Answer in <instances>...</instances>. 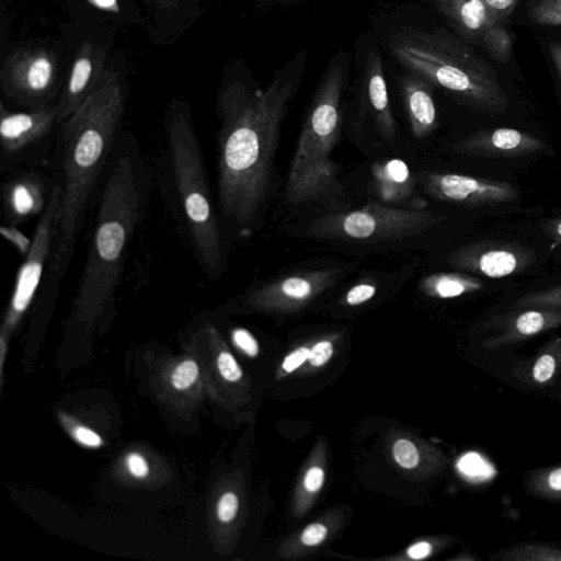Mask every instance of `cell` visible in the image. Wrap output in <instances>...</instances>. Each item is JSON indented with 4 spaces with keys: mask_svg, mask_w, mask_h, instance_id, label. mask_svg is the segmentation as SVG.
Returning a JSON list of instances; mask_svg holds the SVG:
<instances>
[{
    "mask_svg": "<svg viewBox=\"0 0 561 561\" xmlns=\"http://www.w3.org/2000/svg\"><path fill=\"white\" fill-rule=\"evenodd\" d=\"M527 490L541 499L561 502V463L534 470L527 478Z\"/></svg>",
    "mask_w": 561,
    "mask_h": 561,
    "instance_id": "obj_23",
    "label": "cell"
},
{
    "mask_svg": "<svg viewBox=\"0 0 561 561\" xmlns=\"http://www.w3.org/2000/svg\"><path fill=\"white\" fill-rule=\"evenodd\" d=\"M57 81V58L45 48H21L9 55L1 71L3 92L22 106L49 105Z\"/></svg>",
    "mask_w": 561,
    "mask_h": 561,
    "instance_id": "obj_9",
    "label": "cell"
},
{
    "mask_svg": "<svg viewBox=\"0 0 561 561\" xmlns=\"http://www.w3.org/2000/svg\"><path fill=\"white\" fill-rule=\"evenodd\" d=\"M239 508V499L233 492H225L217 504V516L220 522H231Z\"/></svg>",
    "mask_w": 561,
    "mask_h": 561,
    "instance_id": "obj_34",
    "label": "cell"
},
{
    "mask_svg": "<svg viewBox=\"0 0 561 561\" xmlns=\"http://www.w3.org/2000/svg\"><path fill=\"white\" fill-rule=\"evenodd\" d=\"M60 416L67 431L79 445L92 449L100 448L103 445V439L96 432L83 425L70 423L64 414H60Z\"/></svg>",
    "mask_w": 561,
    "mask_h": 561,
    "instance_id": "obj_29",
    "label": "cell"
},
{
    "mask_svg": "<svg viewBox=\"0 0 561 561\" xmlns=\"http://www.w3.org/2000/svg\"><path fill=\"white\" fill-rule=\"evenodd\" d=\"M53 187V178L37 168L9 171L1 186L5 224L19 227L34 217H41L49 203Z\"/></svg>",
    "mask_w": 561,
    "mask_h": 561,
    "instance_id": "obj_13",
    "label": "cell"
},
{
    "mask_svg": "<svg viewBox=\"0 0 561 561\" xmlns=\"http://www.w3.org/2000/svg\"><path fill=\"white\" fill-rule=\"evenodd\" d=\"M545 232L561 244V218L548 220L542 226Z\"/></svg>",
    "mask_w": 561,
    "mask_h": 561,
    "instance_id": "obj_43",
    "label": "cell"
},
{
    "mask_svg": "<svg viewBox=\"0 0 561 561\" xmlns=\"http://www.w3.org/2000/svg\"><path fill=\"white\" fill-rule=\"evenodd\" d=\"M531 22L543 26H561V0H533L528 5Z\"/></svg>",
    "mask_w": 561,
    "mask_h": 561,
    "instance_id": "obj_27",
    "label": "cell"
},
{
    "mask_svg": "<svg viewBox=\"0 0 561 561\" xmlns=\"http://www.w3.org/2000/svg\"><path fill=\"white\" fill-rule=\"evenodd\" d=\"M393 457L396 461L405 469L416 467L420 460L415 445L404 438L398 439L393 445Z\"/></svg>",
    "mask_w": 561,
    "mask_h": 561,
    "instance_id": "obj_30",
    "label": "cell"
},
{
    "mask_svg": "<svg viewBox=\"0 0 561 561\" xmlns=\"http://www.w3.org/2000/svg\"><path fill=\"white\" fill-rule=\"evenodd\" d=\"M340 275L337 268L295 272L252 287L244 300L262 309L295 308L332 287Z\"/></svg>",
    "mask_w": 561,
    "mask_h": 561,
    "instance_id": "obj_10",
    "label": "cell"
},
{
    "mask_svg": "<svg viewBox=\"0 0 561 561\" xmlns=\"http://www.w3.org/2000/svg\"><path fill=\"white\" fill-rule=\"evenodd\" d=\"M548 51L561 80V43L551 42L548 45Z\"/></svg>",
    "mask_w": 561,
    "mask_h": 561,
    "instance_id": "obj_44",
    "label": "cell"
},
{
    "mask_svg": "<svg viewBox=\"0 0 561 561\" xmlns=\"http://www.w3.org/2000/svg\"><path fill=\"white\" fill-rule=\"evenodd\" d=\"M231 337L238 346L248 356L254 357L259 354V344L252 333L243 328H237L232 331Z\"/></svg>",
    "mask_w": 561,
    "mask_h": 561,
    "instance_id": "obj_35",
    "label": "cell"
},
{
    "mask_svg": "<svg viewBox=\"0 0 561 561\" xmlns=\"http://www.w3.org/2000/svg\"><path fill=\"white\" fill-rule=\"evenodd\" d=\"M561 369V336L550 340L539 352L513 369V375L524 383L543 388L548 386Z\"/></svg>",
    "mask_w": 561,
    "mask_h": 561,
    "instance_id": "obj_21",
    "label": "cell"
},
{
    "mask_svg": "<svg viewBox=\"0 0 561 561\" xmlns=\"http://www.w3.org/2000/svg\"><path fill=\"white\" fill-rule=\"evenodd\" d=\"M486 10L497 24L510 19L519 0H482Z\"/></svg>",
    "mask_w": 561,
    "mask_h": 561,
    "instance_id": "obj_32",
    "label": "cell"
},
{
    "mask_svg": "<svg viewBox=\"0 0 561 561\" xmlns=\"http://www.w3.org/2000/svg\"><path fill=\"white\" fill-rule=\"evenodd\" d=\"M60 125L57 104L26 112H10L1 104V172L49 163Z\"/></svg>",
    "mask_w": 561,
    "mask_h": 561,
    "instance_id": "obj_8",
    "label": "cell"
},
{
    "mask_svg": "<svg viewBox=\"0 0 561 561\" xmlns=\"http://www.w3.org/2000/svg\"><path fill=\"white\" fill-rule=\"evenodd\" d=\"M154 172L131 134L119 137L102 180L98 214L75 297L81 320L98 319L119 288L129 244L148 209Z\"/></svg>",
    "mask_w": 561,
    "mask_h": 561,
    "instance_id": "obj_3",
    "label": "cell"
},
{
    "mask_svg": "<svg viewBox=\"0 0 561 561\" xmlns=\"http://www.w3.org/2000/svg\"><path fill=\"white\" fill-rule=\"evenodd\" d=\"M305 65L300 51L274 72L265 89L233 81L218 94L216 201L224 229L240 237L253 232L266 207L280 127Z\"/></svg>",
    "mask_w": 561,
    "mask_h": 561,
    "instance_id": "obj_1",
    "label": "cell"
},
{
    "mask_svg": "<svg viewBox=\"0 0 561 561\" xmlns=\"http://www.w3.org/2000/svg\"><path fill=\"white\" fill-rule=\"evenodd\" d=\"M501 561H561V549L540 542H525L496 552Z\"/></svg>",
    "mask_w": 561,
    "mask_h": 561,
    "instance_id": "obj_24",
    "label": "cell"
},
{
    "mask_svg": "<svg viewBox=\"0 0 561 561\" xmlns=\"http://www.w3.org/2000/svg\"><path fill=\"white\" fill-rule=\"evenodd\" d=\"M484 287L477 275L466 272H437L423 277L420 289L427 296L438 299L457 298L476 293Z\"/></svg>",
    "mask_w": 561,
    "mask_h": 561,
    "instance_id": "obj_22",
    "label": "cell"
},
{
    "mask_svg": "<svg viewBox=\"0 0 561 561\" xmlns=\"http://www.w3.org/2000/svg\"><path fill=\"white\" fill-rule=\"evenodd\" d=\"M164 146L154 178L178 229L203 273L218 280L227 268V238L190 106L172 100L163 118Z\"/></svg>",
    "mask_w": 561,
    "mask_h": 561,
    "instance_id": "obj_4",
    "label": "cell"
},
{
    "mask_svg": "<svg viewBox=\"0 0 561 561\" xmlns=\"http://www.w3.org/2000/svg\"><path fill=\"white\" fill-rule=\"evenodd\" d=\"M128 471L138 479H144L149 472V466L145 457L137 453H131L126 458Z\"/></svg>",
    "mask_w": 561,
    "mask_h": 561,
    "instance_id": "obj_39",
    "label": "cell"
},
{
    "mask_svg": "<svg viewBox=\"0 0 561 561\" xmlns=\"http://www.w3.org/2000/svg\"><path fill=\"white\" fill-rule=\"evenodd\" d=\"M217 367L221 377L230 382L241 379L242 369L231 353L222 351L217 357Z\"/></svg>",
    "mask_w": 561,
    "mask_h": 561,
    "instance_id": "obj_33",
    "label": "cell"
},
{
    "mask_svg": "<svg viewBox=\"0 0 561 561\" xmlns=\"http://www.w3.org/2000/svg\"><path fill=\"white\" fill-rule=\"evenodd\" d=\"M528 307L561 309V284L523 295L511 305L514 309Z\"/></svg>",
    "mask_w": 561,
    "mask_h": 561,
    "instance_id": "obj_26",
    "label": "cell"
},
{
    "mask_svg": "<svg viewBox=\"0 0 561 561\" xmlns=\"http://www.w3.org/2000/svg\"><path fill=\"white\" fill-rule=\"evenodd\" d=\"M448 262L461 272L503 278L529 266L534 262V254L518 243L479 241L453 251Z\"/></svg>",
    "mask_w": 561,
    "mask_h": 561,
    "instance_id": "obj_12",
    "label": "cell"
},
{
    "mask_svg": "<svg viewBox=\"0 0 561 561\" xmlns=\"http://www.w3.org/2000/svg\"><path fill=\"white\" fill-rule=\"evenodd\" d=\"M496 314L483 328L496 333L483 341L486 350L515 344L561 325V309L528 307Z\"/></svg>",
    "mask_w": 561,
    "mask_h": 561,
    "instance_id": "obj_14",
    "label": "cell"
},
{
    "mask_svg": "<svg viewBox=\"0 0 561 561\" xmlns=\"http://www.w3.org/2000/svg\"><path fill=\"white\" fill-rule=\"evenodd\" d=\"M442 219L427 210L371 203L322 214L310 221L308 232L325 240L394 241L419 234Z\"/></svg>",
    "mask_w": 561,
    "mask_h": 561,
    "instance_id": "obj_7",
    "label": "cell"
},
{
    "mask_svg": "<svg viewBox=\"0 0 561 561\" xmlns=\"http://www.w3.org/2000/svg\"><path fill=\"white\" fill-rule=\"evenodd\" d=\"M125 94L119 76L105 69L94 92L59 127L49 161L59 208L39 297L54 301L71 263L94 192L119 139Z\"/></svg>",
    "mask_w": 561,
    "mask_h": 561,
    "instance_id": "obj_2",
    "label": "cell"
},
{
    "mask_svg": "<svg viewBox=\"0 0 561 561\" xmlns=\"http://www.w3.org/2000/svg\"><path fill=\"white\" fill-rule=\"evenodd\" d=\"M432 545L427 541H421L412 545L408 549V554L411 559L420 560L428 557L432 552Z\"/></svg>",
    "mask_w": 561,
    "mask_h": 561,
    "instance_id": "obj_42",
    "label": "cell"
},
{
    "mask_svg": "<svg viewBox=\"0 0 561 561\" xmlns=\"http://www.w3.org/2000/svg\"><path fill=\"white\" fill-rule=\"evenodd\" d=\"M104 47L83 42L77 50L65 89L57 103L59 122L66 121L94 92L105 71Z\"/></svg>",
    "mask_w": 561,
    "mask_h": 561,
    "instance_id": "obj_16",
    "label": "cell"
},
{
    "mask_svg": "<svg viewBox=\"0 0 561 561\" xmlns=\"http://www.w3.org/2000/svg\"><path fill=\"white\" fill-rule=\"evenodd\" d=\"M0 231L1 234L15 247L16 250H19L24 256L26 255L32 245V239L25 237L18 229V226L3 224Z\"/></svg>",
    "mask_w": 561,
    "mask_h": 561,
    "instance_id": "obj_36",
    "label": "cell"
},
{
    "mask_svg": "<svg viewBox=\"0 0 561 561\" xmlns=\"http://www.w3.org/2000/svg\"><path fill=\"white\" fill-rule=\"evenodd\" d=\"M333 345L330 341H320L310 350L309 362L312 366L324 365L333 355Z\"/></svg>",
    "mask_w": 561,
    "mask_h": 561,
    "instance_id": "obj_37",
    "label": "cell"
},
{
    "mask_svg": "<svg viewBox=\"0 0 561 561\" xmlns=\"http://www.w3.org/2000/svg\"><path fill=\"white\" fill-rule=\"evenodd\" d=\"M399 89L413 136L424 138L437 127L433 85L424 78L408 73L399 78Z\"/></svg>",
    "mask_w": 561,
    "mask_h": 561,
    "instance_id": "obj_17",
    "label": "cell"
},
{
    "mask_svg": "<svg viewBox=\"0 0 561 561\" xmlns=\"http://www.w3.org/2000/svg\"><path fill=\"white\" fill-rule=\"evenodd\" d=\"M436 9L448 20L465 39L480 45L486 30L497 24L482 0H432Z\"/></svg>",
    "mask_w": 561,
    "mask_h": 561,
    "instance_id": "obj_19",
    "label": "cell"
},
{
    "mask_svg": "<svg viewBox=\"0 0 561 561\" xmlns=\"http://www.w3.org/2000/svg\"><path fill=\"white\" fill-rule=\"evenodd\" d=\"M373 187L379 199L399 204L408 201L413 192V179L401 159H387L371 167Z\"/></svg>",
    "mask_w": 561,
    "mask_h": 561,
    "instance_id": "obj_20",
    "label": "cell"
},
{
    "mask_svg": "<svg viewBox=\"0 0 561 561\" xmlns=\"http://www.w3.org/2000/svg\"><path fill=\"white\" fill-rule=\"evenodd\" d=\"M480 45L499 64H506L512 55L513 37L503 24H493L481 38Z\"/></svg>",
    "mask_w": 561,
    "mask_h": 561,
    "instance_id": "obj_25",
    "label": "cell"
},
{
    "mask_svg": "<svg viewBox=\"0 0 561 561\" xmlns=\"http://www.w3.org/2000/svg\"><path fill=\"white\" fill-rule=\"evenodd\" d=\"M546 144L529 133L510 127L478 130L454 145L458 153L485 158H517L546 150Z\"/></svg>",
    "mask_w": 561,
    "mask_h": 561,
    "instance_id": "obj_15",
    "label": "cell"
},
{
    "mask_svg": "<svg viewBox=\"0 0 561 561\" xmlns=\"http://www.w3.org/2000/svg\"><path fill=\"white\" fill-rule=\"evenodd\" d=\"M309 348L302 346L298 347L285 357L282 367L285 371L291 373L309 359Z\"/></svg>",
    "mask_w": 561,
    "mask_h": 561,
    "instance_id": "obj_40",
    "label": "cell"
},
{
    "mask_svg": "<svg viewBox=\"0 0 561 561\" xmlns=\"http://www.w3.org/2000/svg\"><path fill=\"white\" fill-rule=\"evenodd\" d=\"M198 376V364L194 359H185L173 369L170 380L174 389L183 391L190 389L196 382Z\"/></svg>",
    "mask_w": 561,
    "mask_h": 561,
    "instance_id": "obj_28",
    "label": "cell"
},
{
    "mask_svg": "<svg viewBox=\"0 0 561 561\" xmlns=\"http://www.w3.org/2000/svg\"><path fill=\"white\" fill-rule=\"evenodd\" d=\"M424 191L433 198L461 206L481 207L511 203L519 198L508 182L457 173H430Z\"/></svg>",
    "mask_w": 561,
    "mask_h": 561,
    "instance_id": "obj_11",
    "label": "cell"
},
{
    "mask_svg": "<svg viewBox=\"0 0 561 561\" xmlns=\"http://www.w3.org/2000/svg\"><path fill=\"white\" fill-rule=\"evenodd\" d=\"M350 59L347 51L336 54L313 93L287 176L286 198L294 206L328 199L342 191L332 152L340 138Z\"/></svg>",
    "mask_w": 561,
    "mask_h": 561,
    "instance_id": "obj_6",
    "label": "cell"
},
{
    "mask_svg": "<svg viewBox=\"0 0 561 561\" xmlns=\"http://www.w3.org/2000/svg\"><path fill=\"white\" fill-rule=\"evenodd\" d=\"M560 385H561V379H560Z\"/></svg>",
    "mask_w": 561,
    "mask_h": 561,
    "instance_id": "obj_47",
    "label": "cell"
},
{
    "mask_svg": "<svg viewBox=\"0 0 561 561\" xmlns=\"http://www.w3.org/2000/svg\"><path fill=\"white\" fill-rule=\"evenodd\" d=\"M323 481L324 472L322 468L314 466L307 471L304 484L309 492H316L322 486Z\"/></svg>",
    "mask_w": 561,
    "mask_h": 561,
    "instance_id": "obj_41",
    "label": "cell"
},
{
    "mask_svg": "<svg viewBox=\"0 0 561 561\" xmlns=\"http://www.w3.org/2000/svg\"><path fill=\"white\" fill-rule=\"evenodd\" d=\"M94 7L107 11H118L117 0H88Z\"/></svg>",
    "mask_w": 561,
    "mask_h": 561,
    "instance_id": "obj_45",
    "label": "cell"
},
{
    "mask_svg": "<svg viewBox=\"0 0 561 561\" xmlns=\"http://www.w3.org/2000/svg\"><path fill=\"white\" fill-rule=\"evenodd\" d=\"M328 529L320 523L310 524L301 534V541L306 546H317L324 540Z\"/></svg>",
    "mask_w": 561,
    "mask_h": 561,
    "instance_id": "obj_38",
    "label": "cell"
},
{
    "mask_svg": "<svg viewBox=\"0 0 561 561\" xmlns=\"http://www.w3.org/2000/svg\"><path fill=\"white\" fill-rule=\"evenodd\" d=\"M156 1H158L162 5H172V4H175L180 0H156Z\"/></svg>",
    "mask_w": 561,
    "mask_h": 561,
    "instance_id": "obj_46",
    "label": "cell"
},
{
    "mask_svg": "<svg viewBox=\"0 0 561 561\" xmlns=\"http://www.w3.org/2000/svg\"><path fill=\"white\" fill-rule=\"evenodd\" d=\"M377 293V284L371 280H363L352 286L344 295V301L348 306H359L369 301Z\"/></svg>",
    "mask_w": 561,
    "mask_h": 561,
    "instance_id": "obj_31",
    "label": "cell"
},
{
    "mask_svg": "<svg viewBox=\"0 0 561 561\" xmlns=\"http://www.w3.org/2000/svg\"><path fill=\"white\" fill-rule=\"evenodd\" d=\"M391 55L411 73L491 114L504 113L507 95L494 68L467 43L443 30L403 28L390 34Z\"/></svg>",
    "mask_w": 561,
    "mask_h": 561,
    "instance_id": "obj_5",
    "label": "cell"
},
{
    "mask_svg": "<svg viewBox=\"0 0 561 561\" xmlns=\"http://www.w3.org/2000/svg\"><path fill=\"white\" fill-rule=\"evenodd\" d=\"M364 92L376 129L383 139L393 141L397 135L396 122L389 101L382 59L376 48L366 56Z\"/></svg>",
    "mask_w": 561,
    "mask_h": 561,
    "instance_id": "obj_18",
    "label": "cell"
}]
</instances>
